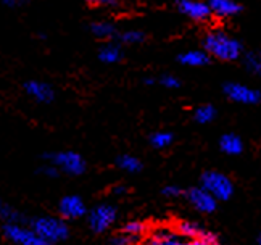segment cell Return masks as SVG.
<instances>
[{
  "label": "cell",
  "instance_id": "obj_31",
  "mask_svg": "<svg viewBox=\"0 0 261 245\" xmlns=\"http://www.w3.org/2000/svg\"><path fill=\"white\" fill-rule=\"evenodd\" d=\"M126 187L124 186H116V187H113V193H118V195H121V193H126Z\"/></svg>",
  "mask_w": 261,
  "mask_h": 245
},
{
  "label": "cell",
  "instance_id": "obj_7",
  "mask_svg": "<svg viewBox=\"0 0 261 245\" xmlns=\"http://www.w3.org/2000/svg\"><path fill=\"white\" fill-rule=\"evenodd\" d=\"M224 94L230 100L237 102V104L256 105L259 102V92L256 89H252V87L239 84V83H227L224 86Z\"/></svg>",
  "mask_w": 261,
  "mask_h": 245
},
{
  "label": "cell",
  "instance_id": "obj_5",
  "mask_svg": "<svg viewBox=\"0 0 261 245\" xmlns=\"http://www.w3.org/2000/svg\"><path fill=\"white\" fill-rule=\"evenodd\" d=\"M4 234L8 240H12L16 245H52L39 237L33 229L24 228L16 223H7L4 228Z\"/></svg>",
  "mask_w": 261,
  "mask_h": 245
},
{
  "label": "cell",
  "instance_id": "obj_24",
  "mask_svg": "<svg viewBox=\"0 0 261 245\" xmlns=\"http://www.w3.org/2000/svg\"><path fill=\"white\" fill-rule=\"evenodd\" d=\"M123 232L127 234V236H133V237L139 239L145 232V224L140 221H127L123 226Z\"/></svg>",
  "mask_w": 261,
  "mask_h": 245
},
{
  "label": "cell",
  "instance_id": "obj_17",
  "mask_svg": "<svg viewBox=\"0 0 261 245\" xmlns=\"http://www.w3.org/2000/svg\"><path fill=\"white\" fill-rule=\"evenodd\" d=\"M98 58L107 65H113V63H118V61L123 58V52H121V48H119L118 45L108 44V45H105L102 50H100Z\"/></svg>",
  "mask_w": 261,
  "mask_h": 245
},
{
  "label": "cell",
  "instance_id": "obj_35",
  "mask_svg": "<svg viewBox=\"0 0 261 245\" xmlns=\"http://www.w3.org/2000/svg\"><path fill=\"white\" fill-rule=\"evenodd\" d=\"M89 2H98V0H89Z\"/></svg>",
  "mask_w": 261,
  "mask_h": 245
},
{
  "label": "cell",
  "instance_id": "obj_32",
  "mask_svg": "<svg viewBox=\"0 0 261 245\" xmlns=\"http://www.w3.org/2000/svg\"><path fill=\"white\" fill-rule=\"evenodd\" d=\"M100 4H103V5H115L116 4V0H98Z\"/></svg>",
  "mask_w": 261,
  "mask_h": 245
},
{
  "label": "cell",
  "instance_id": "obj_21",
  "mask_svg": "<svg viewBox=\"0 0 261 245\" xmlns=\"http://www.w3.org/2000/svg\"><path fill=\"white\" fill-rule=\"evenodd\" d=\"M92 33L100 39H108V37H112L115 34V26L112 23H107V21L94 23L92 24Z\"/></svg>",
  "mask_w": 261,
  "mask_h": 245
},
{
  "label": "cell",
  "instance_id": "obj_15",
  "mask_svg": "<svg viewBox=\"0 0 261 245\" xmlns=\"http://www.w3.org/2000/svg\"><path fill=\"white\" fill-rule=\"evenodd\" d=\"M147 245H184V242L180 240L176 232L169 229H158L152 234V237L148 239Z\"/></svg>",
  "mask_w": 261,
  "mask_h": 245
},
{
  "label": "cell",
  "instance_id": "obj_14",
  "mask_svg": "<svg viewBox=\"0 0 261 245\" xmlns=\"http://www.w3.org/2000/svg\"><path fill=\"white\" fill-rule=\"evenodd\" d=\"M219 149L226 155H240L244 150V142L237 134H224L219 139Z\"/></svg>",
  "mask_w": 261,
  "mask_h": 245
},
{
  "label": "cell",
  "instance_id": "obj_33",
  "mask_svg": "<svg viewBox=\"0 0 261 245\" xmlns=\"http://www.w3.org/2000/svg\"><path fill=\"white\" fill-rule=\"evenodd\" d=\"M4 2H5L7 5H16V4H18V0H4Z\"/></svg>",
  "mask_w": 261,
  "mask_h": 245
},
{
  "label": "cell",
  "instance_id": "obj_6",
  "mask_svg": "<svg viewBox=\"0 0 261 245\" xmlns=\"http://www.w3.org/2000/svg\"><path fill=\"white\" fill-rule=\"evenodd\" d=\"M116 219V210L112 205H98L89 213V226L94 232H105Z\"/></svg>",
  "mask_w": 261,
  "mask_h": 245
},
{
  "label": "cell",
  "instance_id": "obj_3",
  "mask_svg": "<svg viewBox=\"0 0 261 245\" xmlns=\"http://www.w3.org/2000/svg\"><path fill=\"white\" fill-rule=\"evenodd\" d=\"M202 189H205L216 202L229 200L234 193V184L219 171H206L202 176Z\"/></svg>",
  "mask_w": 261,
  "mask_h": 245
},
{
  "label": "cell",
  "instance_id": "obj_2",
  "mask_svg": "<svg viewBox=\"0 0 261 245\" xmlns=\"http://www.w3.org/2000/svg\"><path fill=\"white\" fill-rule=\"evenodd\" d=\"M31 229L37 234L39 237L44 239L48 243L62 242L68 237V226L63 219H58L54 216H41L36 218L31 223Z\"/></svg>",
  "mask_w": 261,
  "mask_h": 245
},
{
  "label": "cell",
  "instance_id": "obj_4",
  "mask_svg": "<svg viewBox=\"0 0 261 245\" xmlns=\"http://www.w3.org/2000/svg\"><path fill=\"white\" fill-rule=\"evenodd\" d=\"M50 161L54 163V166L57 169H62L68 175H83L86 171V161L84 158L76 152H58V153H52L48 155Z\"/></svg>",
  "mask_w": 261,
  "mask_h": 245
},
{
  "label": "cell",
  "instance_id": "obj_13",
  "mask_svg": "<svg viewBox=\"0 0 261 245\" xmlns=\"http://www.w3.org/2000/svg\"><path fill=\"white\" fill-rule=\"evenodd\" d=\"M179 63L186 66H205L210 61V55L205 50H189V52H182L179 57Z\"/></svg>",
  "mask_w": 261,
  "mask_h": 245
},
{
  "label": "cell",
  "instance_id": "obj_10",
  "mask_svg": "<svg viewBox=\"0 0 261 245\" xmlns=\"http://www.w3.org/2000/svg\"><path fill=\"white\" fill-rule=\"evenodd\" d=\"M187 199L192 205L202 213H213L216 210V200L202 187H194L187 193Z\"/></svg>",
  "mask_w": 261,
  "mask_h": 245
},
{
  "label": "cell",
  "instance_id": "obj_30",
  "mask_svg": "<svg viewBox=\"0 0 261 245\" xmlns=\"http://www.w3.org/2000/svg\"><path fill=\"white\" fill-rule=\"evenodd\" d=\"M41 173L47 178H57L58 176V169L55 166H45V168L41 169Z\"/></svg>",
  "mask_w": 261,
  "mask_h": 245
},
{
  "label": "cell",
  "instance_id": "obj_26",
  "mask_svg": "<svg viewBox=\"0 0 261 245\" xmlns=\"http://www.w3.org/2000/svg\"><path fill=\"white\" fill-rule=\"evenodd\" d=\"M184 245H219L218 239L213 236V234H205L203 237H200V239H192V240H189V242H184Z\"/></svg>",
  "mask_w": 261,
  "mask_h": 245
},
{
  "label": "cell",
  "instance_id": "obj_19",
  "mask_svg": "<svg viewBox=\"0 0 261 245\" xmlns=\"http://www.w3.org/2000/svg\"><path fill=\"white\" fill-rule=\"evenodd\" d=\"M150 144H152L155 149H166L173 144V134L168 131H158V132H153L152 137H150Z\"/></svg>",
  "mask_w": 261,
  "mask_h": 245
},
{
  "label": "cell",
  "instance_id": "obj_23",
  "mask_svg": "<svg viewBox=\"0 0 261 245\" xmlns=\"http://www.w3.org/2000/svg\"><path fill=\"white\" fill-rule=\"evenodd\" d=\"M245 66H247V69L250 71V73L259 76V73H261V58H259V54L248 52L245 55Z\"/></svg>",
  "mask_w": 261,
  "mask_h": 245
},
{
  "label": "cell",
  "instance_id": "obj_1",
  "mask_svg": "<svg viewBox=\"0 0 261 245\" xmlns=\"http://www.w3.org/2000/svg\"><path fill=\"white\" fill-rule=\"evenodd\" d=\"M203 47L208 55H213L223 61L239 60L242 54V44L232 36H229L223 31H212L203 39Z\"/></svg>",
  "mask_w": 261,
  "mask_h": 245
},
{
  "label": "cell",
  "instance_id": "obj_20",
  "mask_svg": "<svg viewBox=\"0 0 261 245\" xmlns=\"http://www.w3.org/2000/svg\"><path fill=\"white\" fill-rule=\"evenodd\" d=\"M216 118V108L212 105H202L195 110V121L200 125H208Z\"/></svg>",
  "mask_w": 261,
  "mask_h": 245
},
{
  "label": "cell",
  "instance_id": "obj_11",
  "mask_svg": "<svg viewBox=\"0 0 261 245\" xmlns=\"http://www.w3.org/2000/svg\"><path fill=\"white\" fill-rule=\"evenodd\" d=\"M24 90L29 97L41 102V104H50L55 97L54 89L47 83H42V81H28L24 84Z\"/></svg>",
  "mask_w": 261,
  "mask_h": 245
},
{
  "label": "cell",
  "instance_id": "obj_8",
  "mask_svg": "<svg viewBox=\"0 0 261 245\" xmlns=\"http://www.w3.org/2000/svg\"><path fill=\"white\" fill-rule=\"evenodd\" d=\"M177 10L194 21H206L212 16L210 7L202 0H177Z\"/></svg>",
  "mask_w": 261,
  "mask_h": 245
},
{
  "label": "cell",
  "instance_id": "obj_25",
  "mask_svg": "<svg viewBox=\"0 0 261 245\" xmlns=\"http://www.w3.org/2000/svg\"><path fill=\"white\" fill-rule=\"evenodd\" d=\"M144 39H145L144 33L142 31H137V29H129L121 36V40L124 44H139V42H142Z\"/></svg>",
  "mask_w": 261,
  "mask_h": 245
},
{
  "label": "cell",
  "instance_id": "obj_9",
  "mask_svg": "<svg viewBox=\"0 0 261 245\" xmlns=\"http://www.w3.org/2000/svg\"><path fill=\"white\" fill-rule=\"evenodd\" d=\"M58 211L66 219H77L86 214V203L77 195H66L60 200Z\"/></svg>",
  "mask_w": 261,
  "mask_h": 245
},
{
  "label": "cell",
  "instance_id": "obj_29",
  "mask_svg": "<svg viewBox=\"0 0 261 245\" xmlns=\"http://www.w3.org/2000/svg\"><path fill=\"white\" fill-rule=\"evenodd\" d=\"M180 193H182V190H180V187H177V186H166L163 189V195H166V197H179Z\"/></svg>",
  "mask_w": 261,
  "mask_h": 245
},
{
  "label": "cell",
  "instance_id": "obj_18",
  "mask_svg": "<svg viewBox=\"0 0 261 245\" xmlns=\"http://www.w3.org/2000/svg\"><path fill=\"white\" fill-rule=\"evenodd\" d=\"M116 163L119 168L127 173H139L142 169V163H140V160L133 155H121L116 160Z\"/></svg>",
  "mask_w": 261,
  "mask_h": 245
},
{
  "label": "cell",
  "instance_id": "obj_12",
  "mask_svg": "<svg viewBox=\"0 0 261 245\" xmlns=\"http://www.w3.org/2000/svg\"><path fill=\"white\" fill-rule=\"evenodd\" d=\"M208 7L212 15H218L221 18H227V16H234L240 13V7L236 0H208Z\"/></svg>",
  "mask_w": 261,
  "mask_h": 245
},
{
  "label": "cell",
  "instance_id": "obj_34",
  "mask_svg": "<svg viewBox=\"0 0 261 245\" xmlns=\"http://www.w3.org/2000/svg\"><path fill=\"white\" fill-rule=\"evenodd\" d=\"M256 245H261V234H258V236H256Z\"/></svg>",
  "mask_w": 261,
  "mask_h": 245
},
{
  "label": "cell",
  "instance_id": "obj_16",
  "mask_svg": "<svg viewBox=\"0 0 261 245\" xmlns=\"http://www.w3.org/2000/svg\"><path fill=\"white\" fill-rule=\"evenodd\" d=\"M177 232L180 234L182 237H187V239H200V237H203L205 236V231L198 226L197 223L194 221H180L177 224Z\"/></svg>",
  "mask_w": 261,
  "mask_h": 245
},
{
  "label": "cell",
  "instance_id": "obj_27",
  "mask_svg": "<svg viewBox=\"0 0 261 245\" xmlns=\"http://www.w3.org/2000/svg\"><path fill=\"white\" fill-rule=\"evenodd\" d=\"M136 242H137L136 237L127 236V234L121 232V234H116L115 237H112V240H110V245H133Z\"/></svg>",
  "mask_w": 261,
  "mask_h": 245
},
{
  "label": "cell",
  "instance_id": "obj_22",
  "mask_svg": "<svg viewBox=\"0 0 261 245\" xmlns=\"http://www.w3.org/2000/svg\"><path fill=\"white\" fill-rule=\"evenodd\" d=\"M0 219H4L7 223H16L19 224L18 221H21V216H19V213L15 211L10 205H7L5 202L0 200Z\"/></svg>",
  "mask_w": 261,
  "mask_h": 245
},
{
  "label": "cell",
  "instance_id": "obj_28",
  "mask_svg": "<svg viewBox=\"0 0 261 245\" xmlns=\"http://www.w3.org/2000/svg\"><path fill=\"white\" fill-rule=\"evenodd\" d=\"M160 83H162V86H163V87H166V89H177V87L180 86L179 79H177V78H174V76H171V75L163 76L162 79H160Z\"/></svg>",
  "mask_w": 261,
  "mask_h": 245
}]
</instances>
